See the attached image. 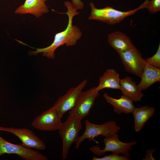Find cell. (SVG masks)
Listing matches in <instances>:
<instances>
[{
  "label": "cell",
  "instance_id": "cell-1",
  "mask_svg": "<svg viewBox=\"0 0 160 160\" xmlns=\"http://www.w3.org/2000/svg\"><path fill=\"white\" fill-rule=\"evenodd\" d=\"M64 4L67 7V11L61 14H66L68 17V22L66 28L55 34L54 41L50 45L44 48L36 49V50L30 52L31 55H37L43 53V56L53 59L55 57L54 52L58 47L64 44L67 47L74 46L81 38L82 35L81 31L77 26L72 24L73 17L79 15V12L73 7L70 1H65Z\"/></svg>",
  "mask_w": 160,
  "mask_h": 160
},
{
  "label": "cell",
  "instance_id": "cell-2",
  "mask_svg": "<svg viewBox=\"0 0 160 160\" xmlns=\"http://www.w3.org/2000/svg\"><path fill=\"white\" fill-rule=\"evenodd\" d=\"M89 5L91 12L88 17L89 20L99 21L110 25L119 23L127 17L135 14L138 10L145 8L144 3L137 8L127 11H120L109 6L98 9L92 2L90 3Z\"/></svg>",
  "mask_w": 160,
  "mask_h": 160
},
{
  "label": "cell",
  "instance_id": "cell-3",
  "mask_svg": "<svg viewBox=\"0 0 160 160\" xmlns=\"http://www.w3.org/2000/svg\"><path fill=\"white\" fill-rule=\"evenodd\" d=\"M120 129V127L114 121H108L101 124L98 125L86 120L84 132L81 136H78L75 142L76 149L79 148L81 144L85 139H88L97 144L99 142L95 140V137L99 135L105 137H109L118 133Z\"/></svg>",
  "mask_w": 160,
  "mask_h": 160
},
{
  "label": "cell",
  "instance_id": "cell-4",
  "mask_svg": "<svg viewBox=\"0 0 160 160\" xmlns=\"http://www.w3.org/2000/svg\"><path fill=\"white\" fill-rule=\"evenodd\" d=\"M81 120L69 115L66 121L61 123L58 129L62 141L63 159L67 158L71 146L79 136L82 128Z\"/></svg>",
  "mask_w": 160,
  "mask_h": 160
},
{
  "label": "cell",
  "instance_id": "cell-5",
  "mask_svg": "<svg viewBox=\"0 0 160 160\" xmlns=\"http://www.w3.org/2000/svg\"><path fill=\"white\" fill-rule=\"evenodd\" d=\"M104 148L101 149L97 145L91 147L89 150L94 154L100 156L108 152L119 154L121 153L129 157H131L130 151L132 149V146L136 145L137 141L127 143L121 141L117 133L105 137L103 139Z\"/></svg>",
  "mask_w": 160,
  "mask_h": 160
},
{
  "label": "cell",
  "instance_id": "cell-6",
  "mask_svg": "<svg viewBox=\"0 0 160 160\" xmlns=\"http://www.w3.org/2000/svg\"><path fill=\"white\" fill-rule=\"evenodd\" d=\"M118 53L126 71L140 78L145 62L135 46Z\"/></svg>",
  "mask_w": 160,
  "mask_h": 160
},
{
  "label": "cell",
  "instance_id": "cell-7",
  "mask_svg": "<svg viewBox=\"0 0 160 160\" xmlns=\"http://www.w3.org/2000/svg\"><path fill=\"white\" fill-rule=\"evenodd\" d=\"M99 92L96 87L82 91L74 106L69 111V115L81 120L87 116L94 105L95 99L99 96Z\"/></svg>",
  "mask_w": 160,
  "mask_h": 160
},
{
  "label": "cell",
  "instance_id": "cell-8",
  "mask_svg": "<svg viewBox=\"0 0 160 160\" xmlns=\"http://www.w3.org/2000/svg\"><path fill=\"white\" fill-rule=\"evenodd\" d=\"M5 154H15L25 160H47L46 156L38 151L6 140L0 136V157Z\"/></svg>",
  "mask_w": 160,
  "mask_h": 160
},
{
  "label": "cell",
  "instance_id": "cell-9",
  "mask_svg": "<svg viewBox=\"0 0 160 160\" xmlns=\"http://www.w3.org/2000/svg\"><path fill=\"white\" fill-rule=\"evenodd\" d=\"M87 82L84 79L75 87L70 88L66 92L60 97L53 107L62 118L67 111L70 110L75 105L79 96Z\"/></svg>",
  "mask_w": 160,
  "mask_h": 160
},
{
  "label": "cell",
  "instance_id": "cell-10",
  "mask_svg": "<svg viewBox=\"0 0 160 160\" xmlns=\"http://www.w3.org/2000/svg\"><path fill=\"white\" fill-rule=\"evenodd\" d=\"M62 123L61 118L52 106L37 116L31 125L40 131H52L58 130Z\"/></svg>",
  "mask_w": 160,
  "mask_h": 160
},
{
  "label": "cell",
  "instance_id": "cell-11",
  "mask_svg": "<svg viewBox=\"0 0 160 160\" xmlns=\"http://www.w3.org/2000/svg\"><path fill=\"white\" fill-rule=\"evenodd\" d=\"M0 131L8 132L14 135L20 139L22 144L26 148L42 150L46 148L44 142L29 129L0 126Z\"/></svg>",
  "mask_w": 160,
  "mask_h": 160
},
{
  "label": "cell",
  "instance_id": "cell-12",
  "mask_svg": "<svg viewBox=\"0 0 160 160\" xmlns=\"http://www.w3.org/2000/svg\"><path fill=\"white\" fill-rule=\"evenodd\" d=\"M47 0H26L15 10V14H30L38 18L49 12V9L45 2Z\"/></svg>",
  "mask_w": 160,
  "mask_h": 160
},
{
  "label": "cell",
  "instance_id": "cell-13",
  "mask_svg": "<svg viewBox=\"0 0 160 160\" xmlns=\"http://www.w3.org/2000/svg\"><path fill=\"white\" fill-rule=\"evenodd\" d=\"M103 97L106 101L113 106L114 111L118 114L132 113L135 107L132 101L124 95L119 98L116 99L110 97L107 93H105Z\"/></svg>",
  "mask_w": 160,
  "mask_h": 160
},
{
  "label": "cell",
  "instance_id": "cell-14",
  "mask_svg": "<svg viewBox=\"0 0 160 160\" xmlns=\"http://www.w3.org/2000/svg\"><path fill=\"white\" fill-rule=\"evenodd\" d=\"M120 90L123 95L128 97L133 102L141 101L144 94L132 77L127 76L120 79Z\"/></svg>",
  "mask_w": 160,
  "mask_h": 160
},
{
  "label": "cell",
  "instance_id": "cell-15",
  "mask_svg": "<svg viewBox=\"0 0 160 160\" xmlns=\"http://www.w3.org/2000/svg\"><path fill=\"white\" fill-rule=\"evenodd\" d=\"M141 80L137 85L141 91L145 90L153 84L160 81V68L153 67L145 63Z\"/></svg>",
  "mask_w": 160,
  "mask_h": 160
},
{
  "label": "cell",
  "instance_id": "cell-16",
  "mask_svg": "<svg viewBox=\"0 0 160 160\" xmlns=\"http://www.w3.org/2000/svg\"><path fill=\"white\" fill-rule=\"evenodd\" d=\"M120 80L119 73L114 69H108L100 77L97 89L98 91L105 88L120 90Z\"/></svg>",
  "mask_w": 160,
  "mask_h": 160
},
{
  "label": "cell",
  "instance_id": "cell-17",
  "mask_svg": "<svg viewBox=\"0 0 160 160\" xmlns=\"http://www.w3.org/2000/svg\"><path fill=\"white\" fill-rule=\"evenodd\" d=\"M108 38L110 45L118 52L134 46L131 39L125 33L119 31L110 33Z\"/></svg>",
  "mask_w": 160,
  "mask_h": 160
},
{
  "label": "cell",
  "instance_id": "cell-18",
  "mask_svg": "<svg viewBox=\"0 0 160 160\" xmlns=\"http://www.w3.org/2000/svg\"><path fill=\"white\" fill-rule=\"evenodd\" d=\"M154 108L145 106L140 108L135 107L132 113L134 125V128L136 132H139L143 128L146 122L153 115Z\"/></svg>",
  "mask_w": 160,
  "mask_h": 160
},
{
  "label": "cell",
  "instance_id": "cell-19",
  "mask_svg": "<svg viewBox=\"0 0 160 160\" xmlns=\"http://www.w3.org/2000/svg\"><path fill=\"white\" fill-rule=\"evenodd\" d=\"M145 63L156 68H160V44L155 54L151 57L144 59Z\"/></svg>",
  "mask_w": 160,
  "mask_h": 160
},
{
  "label": "cell",
  "instance_id": "cell-20",
  "mask_svg": "<svg viewBox=\"0 0 160 160\" xmlns=\"http://www.w3.org/2000/svg\"><path fill=\"white\" fill-rule=\"evenodd\" d=\"M93 160H129V157L124 155L120 156L119 154L112 153L109 155H105L102 158L93 156Z\"/></svg>",
  "mask_w": 160,
  "mask_h": 160
},
{
  "label": "cell",
  "instance_id": "cell-21",
  "mask_svg": "<svg viewBox=\"0 0 160 160\" xmlns=\"http://www.w3.org/2000/svg\"><path fill=\"white\" fill-rule=\"evenodd\" d=\"M150 13L155 14L160 11V0L148 1L146 6Z\"/></svg>",
  "mask_w": 160,
  "mask_h": 160
},
{
  "label": "cell",
  "instance_id": "cell-22",
  "mask_svg": "<svg viewBox=\"0 0 160 160\" xmlns=\"http://www.w3.org/2000/svg\"><path fill=\"white\" fill-rule=\"evenodd\" d=\"M71 3L74 8L77 10L82 9L84 7V3L81 0H71Z\"/></svg>",
  "mask_w": 160,
  "mask_h": 160
},
{
  "label": "cell",
  "instance_id": "cell-23",
  "mask_svg": "<svg viewBox=\"0 0 160 160\" xmlns=\"http://www.w3.org/2000/svg\"><path fill=\"white\" fill-rule=\"evenodd\" d=\"M155 149H151L148 150L146 152L145 158L144 160H155L153 156V153Z\"/></svg>",
  "mask_w": 160,
  "mask_h": 160
}]
</instances>
